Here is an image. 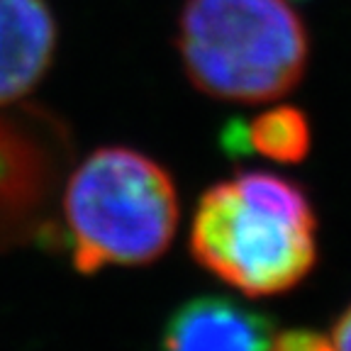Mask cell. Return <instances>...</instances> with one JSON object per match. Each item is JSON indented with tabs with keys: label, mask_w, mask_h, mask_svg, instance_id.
Instances as JSON below:
<instances>
[{
	"label": "cell",
	"mask_w": 351,
	"mask_h": 351,
	"mask_svg": "<svg viewBox=\"0 0 351 351\" xmlns=\"http://www.w3.org/2000/svg\"><path fill=\"white\" fill-rule=\"evenodd\" d=\"M188 252L244 295H280L317 263V215L291 178L239 171L197 197Z\"/></svg>",
	"instance_id": "6da1fadb"
},
{
	"label": "cell",
	"mask_w": 351,
	"mask_h": 351,
	"mask_svg": "<svg viewBox=\"0 0 351 351\" xmlns=\"http://www.w3.org/2000/svg\"><path fill=\"white\" fill-rule=\"evenodd\" d=\"M64 237L73 269L147 266L169 252L181 205L171 173L130 147L88 154L64 183Z\"/></svg>",
	"instance_id": "7a4b0ae2"
},
{
	"label": "cell",
	"mask_w": 351,
	"mask_h": 351,
	"mask_svg": "<svg viewBox=\"0 0 351 351\" xmlns=\"http://www.w3.org/2000/svg\"><path fill=\"white\" fill-rule=\"evenodd\" d=\"M176 49L195 90L225 103H269L298 88L310 37L285 0H186Z\"/></svg>",
	"instance_id": "3957f363"
},
{
	"label": "cell",
	"mask_w": 351,
	"mask_h": 351,
	"mask_svg": "<svg viewBox=\"0 0 351 351\" xmlns=\"http://www.w3.org/2000/svg\"><path fill=\"white\" fill-rule=\"evenodd\" d=\"M71 130L34 103L0 108V252L66 244L54 219L71 166Z\"/></svg>",
	"instance_id": "277c9868"
},
{
	"label": "cell",
	"mask_w": 351,
	"mask_h": 351,
	"mask_svg": "<svg viewBox=\"0 0 351 351\" xmlns=\"http://www.w3.org/2000/svg\"><path fill=\"white\" fill-rule=\"evenodd\" d=\"M276 322L227 295L181 302L161 329L159 351H269Z\"/></svg>",
	"instance_id": "5b68a950"
},
{
	"label": "cell",
	"mask_w": 351,
	"mask_h": 351,
	"mask_svg": "<svg viewBox=\"0 0 351 351\" xmlns=\"http://www.w3.org/2000/svg\"><path fill=\"white\" fill-rule=\"evenodd\" d=\"M56 44L49 0H0V108L25 100L44 81Z\"/></svg>",
	"instance_id": "8992f818"
},
{
	"label": "cell",
	"mask_w": 351,
	"mask_h": 351,
	"mask_svg": "<svg viewBox=\"0 0 351 351\" xmlns=\"http://www.w3.org/2000/svg\"><path fill=\"white\" fill-rule=\"evenodd\" d=\"M247 130L249 152H256L261 156L278 164H300L310 154L313 144V130L310 120L300 108L293 105H278L258 117H254Z\"/></svg>",
	"instance_id": "52a82bcc"
},
{
	"label": "cell",
	"mask_w": 351,
	"mask_h": 351,
	"mask_svg": "<svg viewBox=\"0 0 351 351\" xmlns=\"http://www.w3.org/2000/svg\"><path fill=\"white\" fill-rule=\"evenodd\" d=\"M269 351H335V341L317 329L293 327L274 332Z\"/></svg>",
	"instance_id": "ba28073f"
},
{
	"label": "cell",
	"mask_w": 351,
	"mask_h": 351,
	"mask_svg": "<svg viewBox=\"0 0 351 351\" xmlns=\"http://www.w3.org/2000/svg\"><path fill=\"white\" fill-rule=\"evenodd\" d=\"M332 341H335V351H351V305L337 319Z\"/></svg>",
	"instance_id": "9c48e42d"
}]
</instances>
